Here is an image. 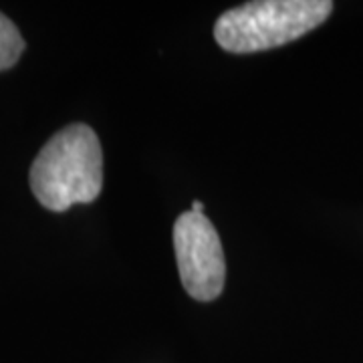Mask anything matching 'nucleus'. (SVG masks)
<instances>
[{"instance_id":"1","label":"nucleus","mask_w":363,"mask_h":363,"mask_svg":"<svg viewBox=\"0 0 363 363\" xmlns=\"http://www.w3.org/2000/svg\"><path fill=\"white\" fill-rule=\"evenodd\" d=\"M28 178L33 194L52 212L93 202L104 188V152L97 133L85 123L55 133L33 162Z\"/></svg>"},{"instance_id":"2","label":"nucleus","mask_w":363,"mask_h":363,"mask_svg":"<svg viewBox=\"0 0 363 363\" xmlns=\"http://www.w3.org/2000/svg\"><path fill=\"white\" fill-rule=\"evenodd\" d=\"M331 11L329 0H255L222 14L214 39L228 52L267 51L311 33Z\"/></svg>"},{"instance_id":"3","label":"nucleus","mask_w":363,"mask_h":363,"mask_svg":"<svg viewBox=\"0 0 363 363\" xmlns=\"http://www.w3.org/2000/svg\"><path fill=\"white\" fill-rule=\"evenodd\" d=\"M182 285L196 301H214L224 289L226 260L220 236L204 214L184 212L174 224Z\"/></svg>"},{"instance_id":"4","label":"nucleus","mask_w":363,"mask_h":363,"mask_svg":"<svg viewBox=\"0 0 363 363\" xmlns=\"http://www.w3.org/2000/svg\"><path fill=\"white\" fill-rule=\"evenodd\" d=\"M25 51V39L14 23L0 13V71L16 65Z\"/></svg>"},{"instance_id":"5","label":"nucleus","mask_w":363,"mask_h":363,"mask_svg":"<svg viewBox=\"0 0 363 363\" xmlns=\"http://www.w3.org/2000/svg\"><path fill=\"white\" fill-rule=\"evenodd\" d=\"M202 210H204L202 202H200V200H194V202H192V212H196V214H202Z\"/></svg>"}]
</instances>
